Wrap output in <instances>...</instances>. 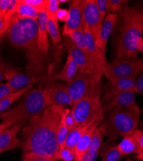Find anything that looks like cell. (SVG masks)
Returning <instances> with one entry per match:
<instances>
[{
    "label": "cell",
    "mask_w": 143,
    "mask_h": 161,
    "mask_svg": "<svg viewBox=\"0 0 143 161\" xmlns=\"http://www.w3.org/2000/svg\"><path fill=\"white\" fill-rule=\"evenodd\" d=\"M63 106H48L26 124L21 132L23 156L37 155L56 160L59 152L57 133Z\"/></svg>",
    "instance_id": "obj_1"
},
{
    "label": "cell",
    "mask_w": 143,
    "mask_h": 161,
    "mask_svg": "<svg viewBox=\"0 0 143 161\" xmlns=\"http://www.w3.org/2000/svg\"><path fill=\"white\" fill-rule=\"evenodd\" d=\"M119 14L121 25L113 59L117 62L138 58V47L143 34V5H126Z\"/></svg>",
    "instance_id": "obj_2"
},
{
    "label": "cell",
    "mask_w": 143,
    "mask_h": 161,
    "mask_svg": "<svg viewBox=\"0 0 143 161\" xmlns=\"http://www.w3.org/2000/svg\"><path fill=\"white\" fill-rule=\"evenodd\" d=\"M6 33L12 45L27 52L31 68L36 73L40 71L42 52L37 46L38 21L22 18L16 14L12 18Z\"/></svg>",
    "instance_id": "obj_3"
},
{
    "label": "cell",
    "mask_w": 143,
    "mask_h": 161,
    "mask_svg": "<svg viewBox=\"0 0 143 161\" xmlns=\"http://www.w3.org/2000/svg\"><path fill=\"white\" fill-rule=\"evenodd\" d=\"M47 107L44 88L39 86L30 90L23 96L20 103L2 115V123L7 128L23 126Z\"/></svg>",
    "instance_id": "obj_4"
},
{
    "label": "cell",
    "mask_w": 143,
    "mask_h": 161,
    "mask_svg": "<svg viewBox=\"0 0 143 161\" xmlns=\"http://www.w3.org/2000/svg\"><path fill=\"white\" fill-rule=\"evenodd\" d=\"M140 115L139 109L116 108L103 118L99 128L104 136L115 142L120 137L133 135L139 126Z\"/></svg>",
    "instance_id": "obj_5"
},
{
    "label": "cell",
    "mask_w": 143,
    "mask_h": 161,
    "mask_svg": "<svg viewBox=\"0 0 143 161\" xmlns=\"http://www.w3.org/2000/svg\"><path fill=\"white\" fill-rule=\"evenodd\" d=\"M101 97V94L94 95L73 103L70 110L74 118L73 128L101 123L104 117Z\"/></svg>",
    "instance_id": "obj_6"
},
{
    "label": "cell",
    "mask_w": 143,
    "mask_h": 161,
    "mask_svg": "<svg viewBox=\"0 0 143 161\" xmlns=\"http://www.w3.org/2000/svg\"><path fill=\"white\" fill-rule=\"evenodd\" d=\"M65 86L73 103L85 97L102 95V85L91 74L78 72Z\"/></svg>",
    "instance_id": "obj_7"
},
{
    "label": "cell",
    "mask_w": 143,
    "mask_h": 161,
    "mask_svg": "<svg viewBox=\"0 0 143 161\" xmlns=\"http://www.w3.org/2000/svg\"><path fill=\"white\" fill-rule=\"evenodd\" d=\"M83 30L87 49V68L85 73L92 75L97 81H101L108 62L97 47L94 38L91 34L88 26L84 23Z\"/></svg>",
    "instance_id": "obj_8"
},
{
    "label": "cell",
    "mask_w": 143,
    "mask_h": 161,
    "mask_svg": "<svg viewBox=\"0 0 143 161\" xmlns=\"http://www.w3.org/2000/svg\"><path fill=\"white\" fill-rule=\"evenodd\" d=\"M143 72V58H137L107 64L104 73L108 80L112 81L122 78L137 77Z\"/></svg>",
    "instance_id": "obj_9"
},
{
    "label": "cell",
    "mask_w": 143,
    "mask_h": 161,
    "mask_svg": "<svg viewBox=\"0 0 143 161\" xmlns=\"http://www.w3.org/2000/svg\"><path fill=\"white\" fill-rule=\"evenodd\" d=\"M95 0H85L83 8V23H85L97 45L102 25Z\"/></svg>",
    "instance_id": "obj_10"
},
{
    "label": "cell",
    "mask_w": 143,
    "mask_h": 161,
    "mask_svg": "<svg viewBox=\"0 0 143 161\" xmlns=\"http://www.w3.org/2000/svg\"><path fill=\"white\" fill-rule=\"evenodd\" d=\"M48 106L59 105L61 106H68L73 104V101L67 90L65 85L50 81L44 88Z\"/></svg>",
    "instance_id": "obj_11"
},
{
    "label": "cell",
    "mask_w": 143,
    "mask_h": 161,
    "mask_svg": "<svg viewBox=\"0 0 143 161\" xmlns=\"http://www.w3.org/2000/svg\"><path fill=\"white\" fill-rule=\"evenodd\" d=\"M137 77L122 78L114 80H108L104 85L103 90H102L101 103L105 104L121 93L133 90Z\"/></svg>",
    "instance_id": "obj_12"
},
{
    "label": "cell",
    "mask_w": 143,
    "mask_h": 161,
    "mask_svg": "<svg viewBox=\"0 0 143 161\" xmlns=\"http://www.w3.org/2000/svg\"><path fill=\"white\" fill-rule=\"evenodd\" d=\"M43 78L44 77L37 75L35 73H22L12 68L6 69L5 70V79L7 80L6 83L14 92L30 85H33Z\"/></svg>",
    "instance_id": "obj_13"
},
{
    "label": "cell",
    "mask_w": 143,
    "mask_h": 161,
    "mask_svg": "<svg viewBox=\"0 0 143 161\" xmlns=\"http://www.w3.org/2000/svg\"><path fill=\"white\" fill-rule=\"evenodd\" d=\"M135 94L133 90H128L121 93L108 103L103 104L102 107L103 117L116 108H125L131 110L139 109L135 103Z\"/></svg>",
    "instance_id": "obj_14"
},
{
    "label": "cell",
    "mask_w": 143,
    "mask_h": 161,
    "mask_svg": "<svg viewBox=\"0 0 143 161\" xmlns=\"http://www.w3.org/2000/svg\"><path fill=\"white\" fill-rule=\"evenodd\" d=\"M85 0L70 2L69 18L64 25L63 31H74L83 29V8Z\"/></svg>",
    "instance_id": "obj_15"
},
{
    "label": "cell",
    "mask_w": 143,
    "mask_h": 161,
    "mask_svg": "<svg viewBox=\"0 0 143 161\" xmlns=\"http://www.w3.org/2000/svg\"><path fill=\"white\" fill-rule=\"evenodd\" d=\"M118 18V14L115 13L108 12L105 19L102 22L101 30L99 42L97 45V47L101 52L104 58L107 59V47L108 39L112 33L114 26Z\"/></svg>",
    "instance_id": "obj_16"
},
{
    "label": "cell",
    "mask_w": 143,
    "mask_h": 161,
    "mask_svg": "<svg viewBox=\"0 0 143 161\" xmlns=\"http://www.w3.org/2000/svg\"><path fill=\"white\" fill-rule=\"evenodd\" d=\"M21 127V125H17L10 128H6L0 135V153L21 147V140L18 137Z\"/></svg>",
    "instance_id": "obj_17"
},
{
    "label": "cell",
    "mask_w": 143,
    "mask_h": 161,
    "mask_svg": "<svg viewBox=\"0 0 143 161\" xmlns=\"http://www.w3.org/2000/svg\"><path fill=\"white\" fill-rule=\"evenodd\" d=\"M64 45L68 50L69 54L73 58L77 64L80 72H86L87 68V59L85 53L78 48L67 36H64Z\"/></svg>",
    "instance_id": "obj_18"
},
{
    "label": "cell",
    "mask_w": 143,
    "mask_h": 161,
    "mask_svg": "<svg viewBox=\"0 0 143 161\" xmlns=\"http://www.w3.org/2000/svg\"><path fill=\"white\" fill-rule=\"evenodd\" d=\"M38 38L37 46L40 51L47 54L49 49V43L48 39V31H47V21L48 15L47 12H43L40 13L38 18Z\"/></svg>",
    "instance_id": "obj_19"
},
{
    "label": "cell",
    "mask_w": 143,
    "mask_h": 161,
    "mask_svg": "<svg viewBox=\"0 0 143 161\" xmlns=\"http://www.w3.org/2000/svg\"><path fill=\"white\" fill-rule=\"evenodd\" d=\"M100 125L99 123H96L91 126L83 134L80 142H78L74 150L75 158V161H80L84 154L88 151L91 141L93 137L94 132L97 128Z\"/></svg>",
    "instance_id": "obj_20"
},
{
    "label": "cell",
    "mask_w": 143,
    "mask_h": 161,
    "mask_svg": "<svg viewBox=\"0 0 143 161\" xmlns=\"http://www.w3.org/2000/svg\"><path fill=\"white\" fill-rule=\"evenodd\" d=\"M78 72H79V69H78L77 63L73 58L68 54L65 63L61 71L54 76V79L67 83L75 77Z\"/></svg>",
    "instance_id": "obj_21"
},
{
    "label": "cell",
    "mask_w": 143,
    "mask_h": 161,
    "mask_svg": "<svg viewBox=\"0 0 143 161\" xmlns=\"http://www.w3.org/2000/svg\"><path fill=\"white\" fill-rule=\"evenodd\" d=\"M32 87V85H29L25 88H23L17 91L11 92L9 94L5 96L3 99L0 100V117L8 110L9 107L19 99H20L26 92H27Z\"/></svg>",
    "instance_id": "obj_22"
},
{
    "label": "cell",
    "mask_w": 143,
    "mask_h": 161,
    "mask_svg": "<svg viewBox=\"0 0 143 161\" xmlns=\"http://www.w3.org/2000/svg\"><path fill=\"white\" fill-rule=\"evenodd\" d=\"M109 141L110 142L104 145L101 150V161H119L124 156L119 152L114 141Z\"/></svg>",
    "instance_id": "obj_23"
},
{
    "label": "cell",
    "mask_w": 143,
    "mask_h": 161,
    "mask_svg": "<svg viewBox=\"0 0 143 161\" xmlns=\"http://www.w3.org/2000/svg\"><path fill=\"white\" fill-rule=\"evenodd\" d=\"M62 35L63 37H69L75 44V45L81 50L86 56L87 49L83 29L74 31H63Z\"/></svg>",
    "instance_id": "obj_24"
},
{
    "label": "cell",
    "mask_w": 143,
    "mask_h": 161,
    "mask_svg": "<svg viewBox=\"0 0 143 161\" xmlns=\"http://www.w3.org/2000/svg\"><path fill=\"white\" fill-rule=\"evenodd\" d=\"M90 127V126H80L73 128L69 131L64 147H66L72 150H75L76 146L80 142L83 134Z\"/></svg>",
    "instance_id": "obj_25"
},
{
    "label": "cell",
    "mask_w": 143,
    "mask_h": 161,
    "mask_svg": "<svg viewBox=\"0 0 143 161\" xmlns=\"http://www.w3.org/2000/svg\"><path fill=\"white\" fill-rule=\"evenodd\" d=\"M117 146L124 156L137 153V146L133 135L124 137Z\"/></svg>",
    "instance_id": "obj_26"
},
{
    "label": "cell",
    "mask_w": 143,
    "mask_h": 161,
    "mask_svg": "<svg viewBox=\"0 0 143 161\" xmlns=\"http://www.w3.org/2000/svg\"><path fill=\"white\" fill-rule=\"evenodd\" d=\"M69 133V129L66 122V108L64 110L62 115L61 121L58 127L57 133V142L59 146V151L64 148L68 135Z\"/></svg>",
    "instance_id": "obj_27"
},
{
    "label": "cell",
    "mask_w": 143,
    "mask_h": 161,
    "mask_svg": "<svg viewBox=\"0 0 143 161\" xmlns=\"http://www.w3.org/2000/svg\"><path fill=\"white\" fill-rule=\"evenodd\" d=\"M16 14L22 18H29L38 20L40 13L32 6L23 3L22 0H18Z\"/></svg>",
    "instance_id": "obj_28"
},
{
    "label": "cell",
    "mask_w": 143,
    "mask_h": 161,
    "mask_svg": "<svg viewBox=\"0 0 143 161\" xmlns=\"http://www.w3.org/2000/svg\"><path fill=\"white\" fill-rule=\"evenodd\" d=\"M47 31L48 34L52 38L54 44L57 45L61 41V36L58 28V21L52 19H48L47 21Z\"/></svg>",
    "instance_id": "obj_29"
},
{
    "label": "cell",
    "mask_w": 143,
    "mask_h": 161,
    "mask_svg": "<svg viewBox=\"0 0 143 161\" xmlns=\"http://www.w3.org/2000/svg\"><path fill=\"white\" fill-rule=\"evenodd\" d=\"M103 138H104L103 134L100 131L98 126L94 132V134L92 139V141H91V143H90L89 148L88 150V152H96L98 150H101V147L102 145Z\"/></svg>",
    "instance_id": "obj_30"
},
{
    "label": "cell",
    "mask_w": 143,
    "mask_h": 161,
    "mask_svg": "<svg viewBox=\"0 0 143 161\" xmlns=\"http://www.w3.org/2000/svg\"><path fill=\"white\" fill-rule=\"evenodd\" d=\"M22 2L32 6L39 13H41L47 11L49 0H22Z\"/></svg>",
    "instance_id": "obj_31"
},
{
    "label": "cell",
    "mask_w": 143,
    "mask_h": 161,
    "mask_svg": "<svg viewBox=\"0 0 143 161\" xmlns=\"http://www.w3.org/2000/svg\"><path fill=\"white\" fill-rule=\"evenodd\" d=\"M133 136L137 146L136 157L139 160H143V131L141 130L137 129L134 132Z\"/></svg>",
    "instance_id": "obj_32"
},
{
    "label": "cell",
    "mask_w": 143,
    "mask_h": 161,
    "mask_svg": "<svg viewBox=\"0 0 143 161\" xmlns=\"http://www.w3.org/2000/svg\"><path fill=\"white\" fill-rule=\"evenodd\" d=\"M108 11L118 14L127 5L129 2L126 0H108Z\"/></svg>",
    "instance_id": "obj_33"
},
{
    "label": "cell",
    "mask_w": 143,
    "mask_h": 161,
    "mask_svg": "<svg viewBox=\"0 0 143 161\" xmlns=\"http://www.w3.org/2000/svg\"><path fill=\"white\" fill-rule=\"evenodd\" d=\"M75 155L74 150L69 148V147H64L58 152L56 160H61L63 161H72L75 160Z\"/></svg>",
    "instance_id": "obj_34"
},
{
    "label": "cell",
    "mask_w": 143,
    "mask_h": 161,
    "mask_svg": "<svg viewBox=\"0 0 143 161\" xmlns=\"http://www.w3.org/2000/svg\"><path fill=\"white\" fill-rule=\"evenodd\" d=\"M59 0H49L48 8L47 10L48 19L57 20L56 16L58 11L59 8Z\"/></svg>",
    "instance_id": "obj_35"
},
{
    "label": "cell",
    "mask_w": 143,
    "mask_h": 161,
    "mask_svg": "<svg viewBox=\"0 0 143 161\" xmlns=\"http://www.w3.org/2000/svg\"><path fill=\"white\" fill-rule=\"evenodd\" d=\"M18 5V0H10V5L3 16L5 20L9 25L12 18L16 14V9Z\"/></svg>",
    "instance_id": "obj_36"
},
{
    "label": "cell",
    "mask_w": 143,
    "mask_h": 161,
    "mask_svg": "<svg viewBox=\"0 0 143 161\" xmlns=\"http://www.w3.org/2000/svg\"><path fill=\"white\" fill-rule=\"evenodd\" d=\"M102 21L105 19L108 12V0H95Z\"/></svg>",
    "instance_id": "obj_37"
},
{
    "label": "cell",
    "mask_w": 143,
    "mask_h": 161,
    "mask_svg": "<svg viewBox=\"0 0 143 161\" xmlns=\"http://www.w3.org/2000/svg\"><path fill=\"white\" fill-rule=\"evenodd\" d=\"M57 20L63 21L64 23H67L69 18V10L66 8H59L57 13Z\"/></svg>",
    "instance_id": "obj_38"
},
{
    "label": "cell",
    "mask_w": 143,
    "mask_h": 161,
    "mask_svg": "<svg viewBox=\"0 0 143 161\" xmlns=\"http://www.w3.org/2000/svg\"><path fill=\"white\" fill-rule=\"evenodd\" d=\"M101 153V150L96 152H86L80 161H95Z\"/></svg>",
    "instance_id": "obj_39"
},
{
    "label": "cell",
    "mask_w": 143,
    "mask_h": 161,
    "mask_svg": "<svg viewBox=\"0 0 143 161\" xmlns=\"http://www.w3.org/2000/svg\"><path fill=\"white\" fill-rule=\"evenodd\" d=\"M21 161H56V160L47 157L30 155L24 156Z\"/></svg>",
    "instance_id": "obj_40"
},
{
    "label": "cell",
    "mask_w": 143,
    "mask_h": 161,
    "mask_svg": "<svg viewBox=\"0 0 143 161\" xmlns=\"http://www.w3.org/2000/svg\"><path fill=\"white\" fill-rule=\"evenodd\" d=\"M133 91L135 93H139L143 96V74L135 81Z\"/></svg>",
    "instance_id": "obj_41"
},
{
    "label": "cell",
    "mask_w": 143,
    "mask_h": 161,
    "mask_svg": "<svg viewBox=\"0 0 143 161\" xmlns=\"http://www.w3.org/2000/svg\"><path fill=\"white\" fill-rule=\"evenodd\" d=\"M14 91L7 84L0 83V100Z\"/></svg>",
    "instance_id": "obj_42"
},
{
    "label": "cell",
    "mask_w": 143,
    "mask_h": 161,
    "mask_svg": "<svg viewBox=\"0 0 143 161\" xmlns=\"http://www.w3.org/2000/svg\"><path fill=\"white\" fill-rule=\"evenodd\" d=\"M10 3V0H0V17L3 16Z\"/></svg>",
    "instance_id": "obj_43"
},
{
    "label": "cell",
    "mask_w": 143,
    "mask_h": 161,
    "mask_svg": "<svg viewBox=\"0 0 143 161\" xmlns=\"http://www.w3.org/2000/svg\"><path fill=\"white\" fill-rule=\"evenodd\" d=\"M8 25L5 20V18L3 16L0 17V37L1 36L6 32L7 29H8Z\"/></svg>",
    "instance_id": "obj_44"
},
{
    "label": "cell",
    "mask_w": 143,
    "mask_h": 161,
    "mask_svg": "<svg viewBox=\"0 0 143 161\" xmlns=\"http://www.w3.org/2000/svg\"><path fill=\"white\" fill-rule=\"evenodd\" d=\"M5 70H6V67L5 66L0 63V83L2 81V80L6 79H5Z\"/></svg>",
    "instance_id": "obj_45"
},
{
    "label": "cell",
    "mask_w": 143,
    "mask_h": 161,
    "mask_svg": "<svg viewBox=\"0 0 143 161\" xmlns=\"http://www.w3.org/2000/svg\"><path fill=\"white\" fill-rule=\"evenodd\" d=\"M138 50L139 52L143 53V37L140 40V42L138 47Z\"/></svg>",
    "instance_id": "obj_46"
},
{
    "label": "cell",
    "mask_w": 143,
    "mask_h": 161,
    "mask_svg": "<svg viewBox=\"0 0 143 161\" xmlns=\"http://www.w3.org/2000/svg\"><path fill=\"white\" fill-rule=\"evenodd\" d=\"M6 126L5 125H3V123H0V135L4 131V130L6 129Z\"/></svg>",
    "instance_id": "obj_47"
},
{
    "label": "cell",
    "mask_w": 143,
    "mask_h": 161,
    "mask_svg": "<svg viewBox=\"0 0 143 161\" xmlns=\"http://www.w3.org/2000/svg\"><path fill=\"white\" fill-rule=\"evenodd\" d=\"M142 114H143V110H142ZM139 126H140V128H142V131H143V122H139Z\"/></svg>",
    "instance_id": "obj_48"
},
{
    "label": "cell",
    "mask_w": 143,
    "mask_h": 161,
    "mask_svg": "<svg viewBox=\"0 0 143 161\" xmlns=\"http://www.w3.org/2000/svg\"><path fill=\"white\" fill-rule=\"evenodd\" d=\"M60 3H65V2H69V1H67V0H59Z\"/></svg>",
    "instance_id": "obj_49"
},
{
    "label": "cell",
    "mask_w": 143,
    "mask_h": 161,
    "mask_svg": "<svg viewBox=\"0 0 143 161\" xmlns=\"http://www.w3.org/2000/svg\"><path fill=\"white\" fill-rule=\"evenodd\" d=\"M124 161H133L132 159H130V158H127Z\"/></svg>",
    "instance_id": "obj_50"
}]
</instances>
